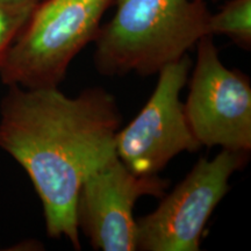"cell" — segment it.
Wrapping results in <instances>:
<instances>
[{
	"instance_id": "obj_4",
	"label": "cell",
	"mask_w": 251,
	"mask_h": 251,
	"mask_svg": "<svg viewBox=\"0 0 251 251\" xmlns=\"http://www.w3.org/2000/svg\"><path fill=\"white\" fill-rule=\"evenodd\" d=\"M249 152L221 149L200 158L155 211L136 220V250L199 251L207 222L230 188V178L243 169Z\"/></svg>"
},
{
	"instance_id": "obj_8",
	"label": "cell",
	"mask_w": 251,
	"mask_h": 251,
	"mask_svg": "<svg viewBox=\"0 0 251 251\" xmlns=\"http://www.w3.org/2000/svg\"><path fill=\"white\" fill-rule=\"evenodd\" d=\"M209 35H224L244 50L251 49V0H227L208 21Z\"/></svg>"
},
{
	"instance_id": "obj_9",
	"label": "cell",
	"mask_w": 251,
	"mask_h": 251,
	"mask_svg": "<svg viewBox=\"0 0 251 251\" xmlns=\"http://www.w3.org/2000/svg\"><path fill=\"white\" fill-rule=\"evenodd\" d=\"M40 0H0V69Z\"/></svg>"
},
{
	"instance_id": "obj_3",
	"label": "cell",
	"mask_w": 251,
	"mask_h": 251,
	"mask_svg": "<svg viewBox=\"0 0 251 251\" xmlns=\"http://www.w3.org/2000/svg\"><path fill=\"white\" fill-rule=\"evenodd\" d=\"M114 0H40L0 69L6 86L59 87Z\"/></svg>"
},
{
	"instance_id": "obj_10",
	"label": "cell",
	"mask_w": 251,
	"mask_h": 251,
	"mask_svg": "<svg viewBox=\"0 0 251 251\" xmlns=\"http://www.w3.org/2000/svg\"><path fill=\"white\" fill-rule=\"evenodd\" d=\"M212 1H218V0H212Z\"/></svg>"
},
{
	"instance_id": "obj_6",
	"label": "cell",
	"mask_w": 251,
	"mask_h": 251,
	"mask_svg": "<svg viewBox=\"0 0 251 251\" xmlns=\"http://www.w3.org/2000/svg\"><path fill=\"white\" fill-rule=\"evenodd\" d=\"M191 69L188 55L165 65L146 105L115 135V153L133 174L157 176L179 153L201 148L180 100Z\"/></svg>"
},
{
	"instance_id": "obj_5",
	"label": "cell",
	"mask_w": 251,
	"mask_h": 251,
	"mask_svg": "<svg viewBox=\"0 0 251 251\" xmlns=\"http://www.w3.org/2000/svg\"><path fill=\"white\" fill-rule=\"evenodd\" d=\"M212 35L197 43L185 114L201 147L251 151V85L248 76L220 58Z\"/></svg>"
},
{
	"instance_id": "obj_1",
	"label": "cell",
	"mask_w": 251,
	"mask_h": 251,
	"mask_svg": "<svg viewBox=\"0 0 251 251\" xmlns=\"http://www.w3.org/2000/svg\"><path fill=\"white\" fill-rule=\"evenodd\" d=\"M8 90L0 102V148L23 166L34 185L47 234L81 249L76 205L91 172L115 155L122 115L102 87L69 97L59 87Z\"/></svg>"
},
{
	"instance_id": "obj_7",
	"label": "cell",
	"mask_w": 251,
	"mask_h": 251,
	"mask_svg": "<svg viewBox=\"0 0 251 251\" xmlns=\"http://www.w3.org/2000/svg\"><path fill=\"white\" fill-rule=\"evenodd\" d=\"M169 180L157 176H137L112 156L91 172L78 194V229L94 250H136L134 209L142 197L162 198Z\"/></svg>"
},
{
	"instance_id": "obj_2",
	"label": "cell",
	"mask_w": 251,
	"mask_h": 251,
	"mask_svg": "<svg viewBox=\"0 0 251 251\" xmlns=\"http://www.w3.org/2000/svg\"><path fill=\"white\" fill-rule=\"evenodd\" d=\"M114 14L94 40L103 76L157 75L209 35L206 0H114Z\"/></svg>"
}]
</instances>
